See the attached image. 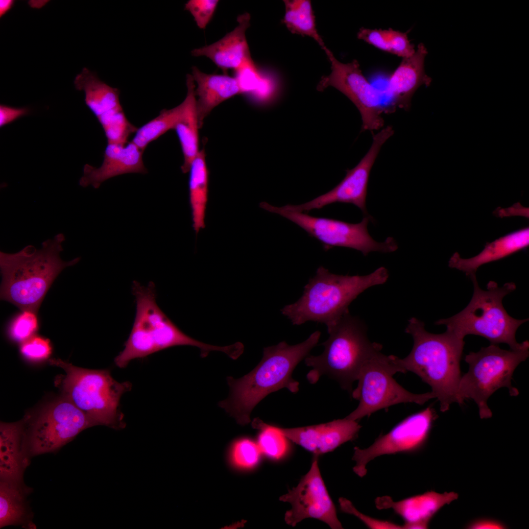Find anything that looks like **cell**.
Here are the masks:
<instances>
[{"mask_svg": "<svg viewBox=\"0 0 529 529\" xmlns=\"http://www.w3.org/2000/svg\"><path fill=\"white\" fill-rule=\"evenodd\" d=\"M320 335L316 331L300 343L291 345L282 341L264 348L262 360L250 372L239 379L227 378L230 394L218 406L238 424L245 425L250 422L253 409L270 393L283 388L297 392L299 383L292 378V372L316 345Z\"/></svg>", "mask_w": 529, "mask_h": 529, "instance_id": "obj_1", "label": "cell"}, {"mask_svg": "<svg viewBox=\"0 0 529 529\" xmlns=\"http://www.w3.org/2000/svg\"><path fill=\"white\" fill-rule=\"evenodd\" d=\"M65 240L64 235L59 233L43 241L39 249L29 245L15 253L0 251V299L21 311L37 313L58 275L80 261L79 257L70 261L61 259L60 254Z\"/></svg>", "mask_w": 529, "mask_h": 529, "instance_id": "obj_2", "label": "cell"}, {"mask_svg": "<svg viewBox=\"0 0 529 529\" xmlns=\"http://www.w3.org/2000/svg\"><path fill=\"white\" fill-rule=\"evenodd\" d=\"M425 326L416 318L409 319L405 332L412 337V350L406 357L395 356L394 360L404 373L411 371L431 386L439 401L440 411L445 412L452 403H458L460 362L465 342L449 330L435 334L427 332Z\"/></svg>", "mask_w": 529, "mask_h": 529, "instance_id": "obj_3", "label": "cell"}, {"mask_svg": "<svg viewBox=\"0 0 529 529\" xmlns=\"http://www.w3.org/2000/svg\"><path fill=\"white\" fill-rule=\"evenodd\" d=\"M388 277L383 266L367 275L350 276L332 273L321 266L304 287L302 296L281 312L293 325L314 321L325 324L328 331L350 313L349 306L360 294L385 284Z\"/></svg>", "mask_w": 529, "mask_h": 529, "instance_id": "obj_4", "label": "cell"}, {"mask_svg": "<svg viewBox=\"0 0 529 529\" xmlns=\"http://www.w3.org/2000/svg\"><path fill=\"white\" fill-rule=\"evenodd\" d=\"M132 292L136 301V315L124 348L114 360L119 367L124 368L134 359L144 358L176 346L198 347L202 358L215 351L224 352L228 356L232 354L231 345L218 346L206 344L182 332L157 305L155 287L152 282L144 286L134 281Z\"/></svg>", "mask_w": 529, "mask_h": 529, "instance_id": "obj_5", "label": "cell"}, {"mask_svg": "<svg viewBox=\"0 0 529 529\" xmlns=\"http://www.w3.org/2000/svg\"><path fill=\"white\" fill-rule=\"evenodd\" d=\"M474 292L468 305L460 312L435 322L445 325L447 330L463 338L468 335H475L487 339L491 344H507L510 349L522 347L525 341L518 343L516 333L519 327L529 319H517L510 316L504 307L503 299L516 289L514 283L509 282L499 287L490 281L486 289L479 285L476 276L471 277Z\"/></svg>", "mask_w": 529, "mask_h": 529, "instance_id": "obj_6", "label": "cell"}, {"mask_svg": "<svg viewBox=\"0 0 529 529\" xmlns=\"http://www.w3.org/2000/svg\"><path fill=\"white\" fill-rule=\"evenodd\" d=\"M50 364L62 368L65 375L56 381L64 397L86 414L96 425L115 429L124 428L120 409L122 395L130 390L129 382L116 381L107 369L79 367L60 359H50Z\"/></svg>", "mask_w": 529, "mask_h": 529, "instance_id": "obj_7", "label": "cell"}, {"mask_svg": "<svg viewBox=\"0 0 529 529\" xmlns=\"http://www.w3.org/2000/svg\"><path fill=\"white\" fill-rule=\"evenodd\" d=\"M366 331V326L358 318L350 313L343 316L328 331L329 338L322 344L323 353L305 358L306 365L312 368L307 374L309 381L315 383L326 375L351 391L364 363L382 348L381 344L369 340Z\"/></svg>", "mask_w": 529, "mask_h": 529, "instance_id": "obj_8", "label": "cell"}, {"mask_svg": "<svg viewBox=\"0 0 529 529\" xmlns=\"http://www.w3.org/2000/svg\"><path fill=\"white\" fill-rule=\"evenodd\" d=\"M529 348L528 340L521 348L509 350L491 344L466 355L469 369L459 381L458 404L462 405L465 400L472 399L478 405L481 418L491 417L492 413L487 401L496 391L505 387L510 396L519 394L518 390L512 385V378L518 365L528 358Z\"/></svg>", "mask_w": 529, "mask_h": 529, "instance_id": "obj_9", "label": "cell"}, {"mask_svg": "<svg viewBox=\"0 0 529 529\" xmlns=\"http://www.w3.org/2000/svg\"><path fill=\"white\" fill-rule=\"evenodd\" d=\"M381 351L371 356L362 366L352 396L359 401L358 407L346 418L358 421L376 411L400 403H414L422 405L435 396L431 391L415 394L397 383L393 375L404 373L395 362L394 355L386 356Z\"/></svg>", "mask_w": 529, "mask_h": 529, "instance_id": "obj_10", "label": "cell"}, {"mask_svg": "<svg viewBox=\"0 0 529 529\" xmlns=\"http://www.w3.org/2000/svg\"><path fill=\"white\" fill-rule=\"evenodd\" d=\"M260 207L275 213L295 223L315 238L327 251L334 247L352 248L361 252L364 256L371 252L390 253L398 249V244L392 237L383 242L375 241L370 235L367 225L370 216H365L357 223H351L334 218L312 216L307 213L290 211L282 207H276L266 202H261Z\"/></svg>", "mask_w": 529, "mask_h": 529, "instance_id": "obj_11", "label": "cell"}, {"mask_svg": "<svg viewBox=\"0 0 529 529\" xmlns=\"http://www.w3.org/2000/svg\"><path fill=\"white\" fill-rule=\"evenodd\" d=\"M25 419L28 429L24 430V445L28 457L54 452L96 425L64 396L46 406L30 421L28 416Z\"/></svg>", "mask_w": 529, "mask_h": 529, "instance_id": "obj_12", "label": "cell"}, {"mask_svg": "<svg viewBox=\"0 0 529 529\" xmlns=\"http://www.w3.org/2000/svg\"><path fill=\"white\" fill-rule=\"evenodd\" d=\"M324 51L331 63V72L321 77L317 90L323 91L332 86L346 96L360 112L361 131L378 130L383 128V114L390 112L385 104L384 90L372 85L363 74L357 60L340 62L327 48Z\"/></svg>", "mask_w": 529, "mask_h": 529, "instance_id": "obj_13", "label": "cell"}, {"mask_svg": "<svg viewBox=\"0 0 529 529\" xmlns=\"http://www.w3.org/2000/svg\"><path fill=\"white\" fill-rule=\"evenodd\" d=\"M394 133L393 127L388 125L374 135L371 145L366 154L354 168L346 170L345 177L332 190L306 203L287 204L284 207L308 214L331 204L344 203L354 205L365 215L368 216L366 199L371 170L382 146Z\"/></svg>", "mask_w": 529, "mask_h": 529, "instance_id": "obj_14", "label": "cell"}, {"mask_svg": "<svg viewBox=\"0 0 529 529\" xmlns=\"http://www.w3.org/2000/svg\"><path fill=\"white\" fill-rule=\"evenodd\" d=\"M437 417L433 408L429 407L409 416L389 433L379 437L368 448H354L353 459L356 462L354 472L363 477L366 465L380 456L414 451L420 449L427 440L433 422Z\"/></svg>", "mask_w": 529, "mask_h": 529, "instance_id": "obj_15", "label": "cell"}, {"mask_svg": "<svg viewBox=\"0 0 529 529\" xmlns=\"http://www.w3.org/2000/svg\"><path fill=\"white\" fill-rule=\"evenodd\" d=\"M291 508L285 515L286 523L292 527L307 518H314L332 529H343L335 505L329 495L318 467L317 457L297 485L280 497Z\"/></svg>", "mask_w": 529, "mask_h": 529, "instance_id": "obj_16", "label": "cell"}, {"mask_svg": "<svg viewBox=\"0 0 529 529\" xmlns=\"http://www.w3.org/2000/svg\"><path fill=\"white\" fill-rule=\"evenodd\" d=\"M361 428L357 421L345 417L315 425L280 428L288 439L317 456L353 440Z\"/></svg>", "mask_w": 529, "mask_h": 529, "instance_id": "obj_17", "label": "cell"}, {"mask_svg": "<svg viewBox=\"0 0 529 529\" xmlns=\"http://www.w3.org/2000/svg\"><path fill=\"white\" fill-rule=\"evenodd\" d=\"M428 51L420 43L411 56L402 60L388 78L384 89L386 98L389 100L391 112L396 108L408 111L412 96L422 85L429 86L432 79L425 72V59Z\"/></svg>", "mask_w": 529, "mask_h": 529, "instance_id": "obj_18", "label": "cell"}, {"mask_svg": "<svg viewBox=\"0 0 529 529\" xmlns=\"http://www.w3.org/2000/svg\"><path fill=\"white\" fill-rule=\"evenodd\" d=\"M143 152L131 141L124 144H108L99 167L84 165L79 185L84 188L91 186L97 189L104 181L118 175L146 173L147 170L143 159Z\"/></svg>", "mask_w": 529, "mask_h": 529, "instance_id": "obj_19", "label": "cell"}, {"mask_svg": "<svg viewBox=\"0 0 529 529\" xmlns=\"http://www.w3.org/2000/svg\"><path fill=\"white\" fill-rule=\"evenodd\" d=\"M250 15L245 13L237 18L238 24L219 41L192 51V56H205L222 70L235 71L253 62L246 37L250 25Z\"/></svg>", "mask_w": 529, "mask_h": 529, "instance_id": "obj_20", "label": "cell"}, {"mask_svg": "<svg viewBox=\"0 0 529 529\" xmlns=\"http://www.w3.org/2000/svg\"><path fill=\"white\" fill-rule=\"evenodd\" d=\"M457 498L454 492L439 493L432 491L398 502L389 496L380 497L376 499L375 505L379 509L392 508L400 516L405 522L402 529H427L432 517Z\"/></svg>", "mask_w": 529, "mask_h": 529, "instance_id": "obj_21", "label": "cell"}, {"mask_svg": "<svg viewBox=\"0 0 529 529\" xmlns=\"http://www.w3.org/2000/svg\"><path fill=\"white\" fill-rule=\"evenodd\" d=\"M24 419L0 426V481L22 483L28 457L24 445Z\"/></svg>", "mask_w": 529, "mask_h": 529, "instance_id": "obj_22", "label": "cell"}, {"mask_svg": "<svg viewBox=\"0 0 529 529\" xmlns=\"http://www.w3.org/2000/svg\"><path fill=\"white\" fill-rule=\"evenodd\" d=\"M192 76L197 84L194 90L200 127L212 110L223 101L241 93L236 77L226 74H207L197 67L192 68Z\"/></svg>", "mask_w": 529, "mask_h": 529, "instance_id": "obj_23", "label": "cell"}, {"mask_svg": "<svg viewBox=\"0 0 529 529\" xmlns=\"http://www.w3.org/2000/svg\"><path fill=\"white\" fill-rule=\"evenodd\" d=\"M529 244V227L523 228L487 243L482 251L468 259L462 258L455 253L449 261V266L465 273L470 278L476 276L481 265L499 260L528 247Z\"/></svg>", "mask_w": 529, "mask_h": 529, "instance_id": "obj_24", "label": "cell"}, {"mask_svg": "<svg viewBox=\"0 0 529 529\" xmlns=\"http://www.w3.org/2000/svg\"><path fill=\"white\" fill-rule=\"evenodd\" d=\"M187 94L181 103V112L174 127L181 146L184 162L181 167L183 173L189 172L192 161L199 150L198 129L199 124L194 93V81L192 75L187 76Z\"/></svg>", "mask_w": 529, "mask_h": 529, "instance_id": "obj_25", "label": "cell"}, {"mask_svg": "<svg viewBox=\"0 0 529 529\" xmlns=\"http://www.w3.org/2000/svg\"><path fill=\"white\" fill-rule=\"evenodd\" d=\"M75 88L85 94V102L97 119L122 110L120 91L101 81L96 74L84 68L74 80Z\"/></svg>", "mask_w": 529, "mask_h": 529, "instance_id": "obj_26", "label": "cell"}, {"mask_svg": "<svg viewBox=\"0 0 529 529\" xmlns=\"http://www.w3.org/2000/svg\"><path fill=\"white\" fill-rule=\"evenodd\" d=\"M189 201L192 227L198 234L205 227V217L208 199L209 173L204 149L192 161L189 170Z\"/></svg>", "mask_w": 529, "mask_h": 529, "instance_id": "obj_27", "label": "cell"}, {"mask_svg": "<svg viewBox=\"0 0 529 529\" xmlns=\"http://www.w3.org/2000/svg\"><path fill=\"white\" fill-rule=\"evenodd\" d=\"M284 2L285 13L282 22L288 29L292 33L312 38L324 50L327 47L317 31L311 1L285 0Z\"/></svg>", "mask_w": 529, "mask_h": 529, "instance_id": "obj_28", "label": "cell"}, {"mask_svg": "<svg viewBox=\"0 0 529 529\" xmlns=\"http://www.w3.org/2000/svg\"><path fill=\"white\" fill-rule=\"evenodd\" d=\"M29 491L22 483L0 481V528L25 522L28 516L25 496Z\"/></svg>", "mask_w": 529, "mask_h": 529, "instance_id": "obj_29", "label": "cell"}, {"mask_svg": "<svg viewBox=\"0 0 529 529\" xmlns=\"http://www.w3.org/2000/svg\"><path fill=\"white\" fill-rule=\"evenodd\" d=\"M408 32L390 28L382 29L361 27L357 33V37L378 49L404 58L411 56L415 51L414 45L408 38Z\"/></svg>", "mask_w": 529, "mask_h": 529, "instance_id": "obj_30", "label": "cell"}, {"mask_svg": "<svg viewBox=\"0 0 529 529\" xmlns=\"http://www.w3.org/2000/svg\"><path fill=\"white\" fill-rule=\"evenodd\" d=\"M181 104L162 110L159 115L138 128L131 142L144 151L148 145L170 129H173L180 116Z\"/></svg>", "mask_w": 529, "mask_h": 529, "instance_id": "obj_31", "label": "cell"}, {"mask_svg": "<svg viewBox=\"0 0 529 529\" xmlns=\"http://www.w3.org/2000/svg\"><path fill=\"white\" fill-rule=\"evenodd\" d=\"M252 425L259 430L257 444L261 453L275 459H279L285 454L288 438L279 427L266 424L258 418L254 419Z\"/></svg>", "mask_w": 529, "mask_h": 529, "instance_id": "obj_32", "label": "cell"}, {"mask_svg": "<svg viewBox=\"0 0 529 529\" xmlns=\"http://www.w3.org/2000/svg\"><path fill=\"white\" fill-rule=\"evenodd\" d=\"M104 130L108 144H124L138 128L131 124L122 110L97 119Z\"/></svg>", "mask_w": 529, "mask_h": 529, "instance_id": "obj_33", "label": "cell"}, {"mask_svg": "<svg viewBox=\"0 0 529 529\" xmlns=\"http://www.w3.org/2000/svg\"><path fill=\"white\" fill-rule=\"evenodd\" d=\"M37 313L22 311L10 324L9 334L14 340L22 343L33 336L38 329Z\"/></svg>", "mask_w": 529, "mask_h": 529, "instance_id": "obj_34", "label": "cell"}, {"mask_svg": "<svg viewBox=\"0 0 529 529\" xmlns=\"http://www.w3.org/2000/svg\"><path fill=\"white\" fill-rule=\"evenodd\" d=\"M232 459L239 467L249 468L258 462L261 452L254 441L247 438L237 440L232 448Z\"/></svg>", "mask_w": 529, "mask_h": 529, "instance_id": "obj_35", "label": "cell"}, {"mask_svg": "<svg viewBox=\"0 0 529 529\" xmlns=\"http://www.w3.org/2000/svg\"><path fill=\"white\" fill-rule=\"evenodd\" d=\"M236 72L237 79L241 93L255 91H265L269 82L260 73L254 62H252Z\"/></svg>", "mask_w": 529, "mask_h": 529, "instance_id": "obj_36", "label": "cell"}, {"mask_svg": "<svg viewBox=\"0 0 529 529\" xmlns=\"http://www.w3.org/2000/svg\"><path fill=\"white\" fill-rule=\"evenodd\" d=\"M20 351L25 359L31 361H40L49 357L52 347L48 339L34 335L21 343Z\"/></svg>", "mask_w": 529, "mask_h": 529, "instance_id": "obj_37", "label": "cell"}, {"mask_svg": "<svg viewBox=\"0 0 529 529\" xmlns=\"http://www.w3.org/2000/svg\"><path fill=\"white\" fill-rule=\"evenodd\" d=\"M219 1L217 0H190L185 9L193 16L197 26L204 29L211 21Z\"/></svg>", "mask_w": 529, "mask_h": 529, "instance_id": "obj_38", "label": "cell"}, {"mask_svg": "<svg viewBox=\"0 0 529 529\" xmlns=\"http://www.w3.org/2000/svg\"><path fill=\"white\" fill-rule=\"evenodd\" d=\"M341 510L343 512L353 515L362 522L369 528L372 529H400L402 527L392 522L378 520L365 515L358 511L352 503L346 498L341 497L338 500Z\"/></svg>", "mask_w": 529, "mask_h": 529, "instance_id": "obj_39", "label": "cell"}, {"mask_svg": "<svg viewBox=\"0 0 529 529\" xmlns=\"http://www.w3.org/2000/svg\"><path fill=\"white\" fill-rule=\"evenodd\" d=\"M30 109L27 107L16 108L7 105H0V126L2 127L17 119L27 115Z\"/></svg>", "mask_w": 529, "mask_h": 529, "instance_id": "obj_40", "label": "cell"}, {"mask_svg": "<svg viewBox=\"0 0 529 529\" xmlns=\"http://www.w3.org/2000/svg\"><path fill=\"white\" fill-rule=\"evenodd\" d=\"M504 526L494 520H481L477 521L469 526V528L475 529H503Z\"/></svg>", "mask_w": 529, "mask_h": 529, "instance_id": "obj_41", "label": "cell"}, {"mask_svg": "<svg viewBox=\"0 0 529 529\" xmlns=\"http://www.w3.org/2000/svg\"><path fill=\"white\" fill-rule=\"evenodd\" d=\"M15 1L13 0H0V17L4 16L13 6Z\"/></svg>", "mask_w": 529, "mask_h": 529, "instance_id": "obj_42", "label": "cell"}]
</instances>
